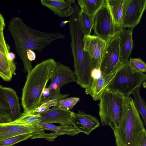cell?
Returning a JSON list of instances; mask_svg holds the SVG:
<instances>
[{"label": "cell", "mask_w": 146, "mask_h": 146, "mask_svg": "<svg viewBox=\"0 0 146 146\" xmlns=\"http://www.w3.org/2000/svg\"><path fill=\"white\" fill-rule=\"evenodd\" d=\"M8 29L14 41L17 53L23 62L24 70L27 73L33 68L32 62L27 57L28 50H35L41 52L54 40L65 37L60 33H47L33 29L18 17L10 21Z\"/></svg>", "instance_id": "1"}, {"label": "cell", "mask_w": 146, "mask_h": 146, "mask_svg": "<svg viewBox=\"0 0 146 146\" xmlns=\"http://www.w3.org/2000/svg\"><path fill=\"white\" fill-rule=\"evenodd\" d=\"M74 6V12L69 22L74 72L77 78L76 82L81 88L86 89L91 84L92 65L90 56L84 49V35L80 28L78 20L80 9L77 3H75Z\"/></svg>", "instance_id": "2"}, {"label": "cell", "mask_w": 146, "mask_h": 146, "mask_svg": "<svg viewBox=\"0 0 146 146\" xmlns=\"http://www.w3.org/2000/svg\"><path fill=\"white\" fill-rule=\"evenodd\" d=\"M56 64L57 62L54 59H48L37 64L28 73L21 98L24 112L40 106L43 92Z\"/></svg>", "instance_id": "3"}, {"label": "cell", "mask_w": 146, "mask_h": 146, "mask_svg": "<svg viewBox=\"0 0 146 146\" xmlns=\"http://www.w3.org/2000/svg\"><path fill=\"white\" fill-rule=\"evenodd\" d=\"M145 129L133 99L130 96L125 97L121 122L119 127L113 130L116 146H133L140 134Z\"/></svg>", "instance_id": "4"}, {"label": "cell", "mask_w": 146, "mask_h": 146, "mask_svg": "<svg viewBox=\"0 0 146 146\" xmlns=\"http://www.w3.org/2000/svg\"><path fill=\"white\" fill-rule=\"evenodd\" d=\"M125 98L119 93L111 90L103 95L98 104L102 126H110L113 130L119 127L124 113Z\"/></svg>", "instance_id": "5"}, {"label": "cell", "mask_w": 146, "mask_h": 146, "mask_svg": "<svg viewBox=\"0 0 146 146\" xmlns=\"http://www.w3.org/2000/svg\"><path fill=\"white\" fill-rule=\"evenodd\" d=\"M146 79V74L136 70L128 61L122 64L109 85L107 91L117 92L125 97L129 96L136 88L142 86Z\"/></svg>", "instance_id": "6"}, {"label": "cell", "mask_w": 146, "mask_h": 146, "mask_svg": "<svg viewBox=\"0 0 146 146\" xmlns=\"http://www.w3.org/2000/svg\"><path fill=\"white\" fill-rule=\"evenodd\" d=\"M92 29L96 36L106 43L116 34L114 22L106 2L94 15Z\"/></svg>", "instance_id": "7"}, {"label": "cell", "mask_w": 146, "mask_h": 146, "mask_svg": "<svg viewBox=\"0 0 146 146\" xmlns=\"http://www.w3.org/2000/svg\"><path fill=\"white\" fill-rule=\"evenodd\" d=\"M119 32L106 44L100 67L102 74H109L123 64L119 61Z\"/></svg>", "instance_id": "8"}, {"label": "cell", "mask_w": 146, "mask_h": 146, "mask_svg": "<svg viewBox=\"0 0 146 146\" xmlns=\"http://www.w3.org/2000/svg\"><path fill=\"white\" fill-rule=\"evenodd\" d=\"M146 7V0H125L122 27L133 29L140 23Z\"/></svg>", "instance_id": "9"}, {"label": "cell", "mask_w": 146, "mask_h": 146, "mask_svg": "<svg viewBox=\"0 0 146 146\" xmlns=\"http://www.w3.org/2000/svg\"><path fill=\"white\" fill-rule=\"evenodd\" d=\"M83 41L84 49L90 57L93 69L100 70L101 61L106 43L97 36L91 35H84Z\"/></svg>", "instance_id": "10"}, {"label": "cell", "mask_w": 146, "mask_h": 146, "mask_svg": "<svg viewBox=\"0 0 146 146\" xmlns=\"http://www.w3.org/2000/svg\"><path fill=\"white\" fill-rule=\"evenodd\" d=\"M75 113L70 110L64 109L58 106L54 107L40 113V123H57L61 125H72Z\"/></svg>", "instance_id": "11"}, {"label": "cell", "mask_w": 146, "mask_h": 146, "mask_svg": "<svg viewBox=\"0 0 146 146\" xmlns=\"http://www.w3.org/2000/svg\"><path fill=\"white\" fill-rule=\"evenodd\" d=\"M76 79L74 72L70 68L57 62L48 88L53 91L59 92L64 85L71 82H76Z\"/></svg>", "instance_id": "12"}, {"label": "cell", "mask_w": 146, "mask_h": 146, "mask_svg": "<svg viewBox=\"0 0 146 146\" xmlns=\"http://www.w3.org/2000/svg\"><path fill=\"white\" fill-rule=\"evenodd\" d=\"M44 133V130L38 124L26 125L0 123V141L22 134L33 133L35 136Z\"/></svg>", "instance_id": "13"}, {"label": "cell", "mask_w": 146, "mask_h": 146, "mask_svg": "<svg viewBox=\"0 0 146 146\" xmlns=\"http://www.w3.org/2000/svg\"><path fill=\"white\" fill-rule=\"evenodd\" d=\"M122 65L109 74H102L98 79H92L90 86L85 89V94L91 96L94 101L100 100Z\"/></svg>", "instance_id": "14"}, {"label": "cell", "mask_w": 146, "mask_h": 146, "mask_svg": "<svg viewBox=\"0 0 146 146\" xmlns=\"http://www.w3.org/2000/svg\"><path fill=\"white\" fill-rule=\"evenodd\" d=\"M43 129L48 130L54 132L50 133L41 134L34 136L31 138L34 139L38 138H43L50 141H53L54 139L58 136L64 135H68L74 136L80 132L73 125H61L58 126L50 123H44L40 122L38 123Z\"/></svg>", "instance_id": "15"}, {"label": "cell", "mask_w": 146, "mask_h": 146, "mask_svg": "<svg viewBox=\"0 0 146 146\" xmlns=\"http://www.w3.org/2000/svg\"><path fill=\"white\" fill-rule=\"evenodd\" d=\"M72 125L80 133L89 135L92 131L99 127L100 123L95 117L79 110L75 114Z\"/></svg>", "instance_id": "16"}, {"label": "cell", "mask_w": 146, "mask_h": 146, "mask_svg": "<svg viewBox=\"0 0 146 146\" xmlns=\"http://www.w3.org/2000/svg\"><path fill=\"white\" fill-rule=\"evenodd\" d=\"M42 5L51 10L55 14L61 17L71 16L74 11L75 0H41Z\"/></svg>", "instance_id": "17"}, {"label": "cell", "mask_w": 146, "mask_h": 146, "mask_svg": "<svg viewBox=\"0 0 146 146\" xmlns=\"http://www.w3.org/2000/svg\"><path fill=\"white\" fill-rule=\"evenodd\" d=\"M133 29L123 30L119 32V61L122 64L126 63L130 56L133 46Z\"/></svg>", "instance_id": "18"}, {"label": "cell", "mask_w": 146, "mask_h": 146, "mask_svg": "<svg viewBox=\"0 0 146 146\" xmlns=\"http://www.w3.org/2000/svg\"><path fill=\"white\" fill-rule=\"evenodd\" d=\"M125 0H106V3L112 18L116 33L123 30L122 24Z\"/></svg>", "instance_id": "19"}, {"label": "cell", "mask_w": 146, "mask_h": 146, "mask_svg": "<svg viewBox=\"0 0 146 146\" xmlns=\"http://www.w3.org/2000/svg\"><path fill=\"white\" fill-rule=\"evenodd\" d=\"M5 90L6 98L11 111L12 121H13L19 118L22 114L19 99L16 92L13 89L5 87Z\"/></svg>", "instance_id": "20"}, {"label": "cell", "mask_w": 146, "mask_h": 146, "mask_svg": "<svg viewBox=\"0 0 146 146\" xmlns=\"http://www.w3.org/2000/svg\"><path fill=\"white\" fill-rule=\"evenodd\" d=\"M16 67L13 62L0 52V77L4 80H11Z\"/></svg>", "instance_id": "21"}, {"label": "cell", "mask_w": 146, "mask_h": 146, "mask_svg": "<svg viewBox=\"0 0 146 146\" xmlns=\"http://www.w3.org/2000/svg\"><path fill=\"white\" fill-rule=\"evenodd\" d=\"M10 108L5 94V87L0 85V123L12 121Z\"/></svg>", "instance_id": "22"}, {"label": "cell", "mask_w": 146, "mask_h": 146, "mask_svg": "<svg viewBox=\"0 0 146 146\" xmlns=\"http://www.w3.org/2000/svg\"><path fill=\"white\" fill-rule=\"evenodd\" d=\"M81 11L90 16H94L96 12L106 2V0H78Z\"/></svg>", "instance_id": "23"}, {"label": "cell", "mask_w": 146, "mask_h": 146, "mask_svg": "<svg viewBox=\"0 0 146 146\" xmlns=\"http://www.w3.org/2000/svg\"><path fill=\"white\" fill-rule=\"evenodd\" d=\"M141 86H139L131 92L134 98L133 102L137 111L141 116L144 123L146 125V105L144 100L140 94V90Z\"/></svg>", "instance_id": "24"}, {"label": "cell", "mask_w": 146, "mask_h": 146, "mask_svg": "<svg viewBox=\"0 0 146 146\" xmlns=\"http://www.w3.org/2000/svg\"><path fill=\"white\" fill-rule=\"evenodd\" d=\"M40 116L39 114H33L24 112L18 119L7 123L12 124L26 125L38 124L40 122Z\"/></svg>", "instance_id": "25"}, {"label": "cell", "mask_w": 146, "mask_h": 146, "mask_svg": "<svg viewBox=\"0 0 146 146\" xmlns=\"http://www.w3.org/2000/svg\"><path fill=\"white\" fill-rule=\"evenodd\" d=\"M93 16L89 15L80 10L78 20L80 28L84 35H91L93 26Z\"/></svg>", "instance_id": "26"}, {"label": "cell", "mask_w": 146, "mask_h": 146, "mask_svg": "<svg viewBox=\"0 0 146 146\" xmlns=\"http://www.w3.org/2000/svg\"><path fill=\"white\" fill-rule=\"evenodd\" d=\"M33 133L23 134L13 136L0 141V146H11L22 141L32 137Z\"/></svg>", "instance_id": "27"}, {"label": "cell", "mask_w": 146, "mask_h": 146, "mask_svg": "<svg viewBox=\"0 0 146 146\" xmlns=\"http://www.w3.org/2000/svg\"><path fill=\"white\" fill-rule=\"evenodd\" d=\"M80 100L77 97H71L62 100L58 106L67 110H69L72 108Z\"/></svg>", "instance_id": "28"}, {"label": "cell", "mask_w": 146, "mask_h": 146, "mask_svg": "<svg viewBox=\"0 0 146 146\" xmlns=\"http://www.w3.org/2000/svg\"><path fill=\"white\" fill-rule=\"evenodd\" d=\"M129 61L131 66L137 71L143 73L146 72V64L141 58H130Z\"/></svg>", "instance_id": "29"}, {"label": "cell", "mask_w": 146, "mask_h": 146, "mask_svg": "<svg viewBox=\"0 0 146 146\" xmlns=\"http://www.w3.org/2000/svg\"><path fill=\"white\" fill-rule=\"evenodd\" d=\"M3 31V30H0V52L7 57L10 52V47L6 42Z\"/></svg>", "instance_id": "30"}, {"label": "cell", "mask_w": 146, "mask_h": 146, "mask_svg": "<svg viewBox=\"0 0 146 146\" xmlns=\"http://www.w3.org/2000/svg\"><path fill=\"white\" fill-rule=\"evenodd\" d=\"M133 146H146V131L143 130L140 134Z\"/></svg>", "instance_id": "31"}, {"label": "cell", "mask_w": 146, "mask_h": 146, "mask_svg": "<svg viewBox=\"0 0 146 146\" xmlns=\"http://www.w3.org/2000/svg\"><path fill=\"white\" fill-rule=\"evenodd\" d=\"M102 75L100 70L94 69L92 70L91 72V77L92 79H98L100 78Z\"/></svg>", "instance_id": "32"}, {"label": "cell", "mask_w": 146, "mask_h": 146, "mask_svg": "<svg viewBox=\"0 0 146 146\" xmlns=\"http://www.w3.org/2000/svg\"><path fill=\"white\" fill-rule=\"evenodd\" d=\"M27 56L29 60L31 62L35 60L36 58L35 53L31 50H29L27 51Z\"/></svg>", "instance_id": "33"}, {"label": "cell", "mask_w": 146, "mask_h": 146, "mask_svg": "<svg viewBox=\"0 0 146 146\" xmlns=\"http://www.w3.org/2000/svg\"><path fill=\"white\" fill-rule=\"evenodd\" d=\"M5 26L4 19L0 13V30H3Z\"/></svg>", "instance_id": "34"}, {"label": "cell", "mask_w": 146, "mask_h": 146, "mask_svg": "<svg viewBox=\"0 0 146 146\" xmlns=\"http://www.w3.org/2000/svg\"><path fill=\"white\" fill-rule=\"evenodd\" d=\"M7 58L10 60L13 61L15 58V55L12 52H9L7 56Z\"/></svg>", "instance_id": "35"}, {"label": "cell", "mask_w": 146, "mask_h": 146, "mask_svg": "<svg viewBox=\"0 0 146 146\" xmlns=\"http://www.w3.org/2000/svg\"><path fill=\"white\" fill-rule=\"evenodd\" d=\"M15 146V145H12V146Z\"/></svg>", "instance_id": "36"}]
</instances>
